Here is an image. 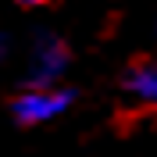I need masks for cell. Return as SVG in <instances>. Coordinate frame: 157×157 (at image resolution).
Returning a JSON list of instances; mask_svg holds the SVG:
<instances>
[{
    "instance_id": "cell-1",
    "label": "cell",
    "mask_w": 157,
    "mask_h": 157,
    "mask_svg": "<svg viewBox=\"0 0 157 157\" xmlns=\"http://www.w3.org/2000/svg\"><path fill=\"white\" fill-rule=\"evenodd\" d=\"M71 100L75 97L64 86H29V89H21L14 97L11 111H14V118L21 125H47V121L61 118L71 107Z\"/></svg>"
},
{
    "instance_id": "cell-2",
    "label": "cell",
    "mask_w": 157,
    "mask_h": 157,
    "mask_svg": "<svg viewBox=\"0 0 157 157\" xmlns=\"http://www.w3.org/2000/svg\"><path fill=\"white\" fill-rule=\"evenodd\" d=\"M68 68V50L57 36H39L29 61V86H57Z\"/></svg>"
},
{
    "instance_id": "cell-3",
    "label": "cell",
    "mask_w": 157,
    "mask_h": 157,
    "mask_svg": "<svg viewBox=\"0 0 157 157\" xmlns=\"http://www.w3.org/2000/svg\"><path fill=\"white\" fill-rule=\"evenodd\" d=\"M125 93L143 107H157V61H143L125 71Z\"/></svg>"
},
{
    "instance_id": "cell-4",
    "label": "cell",
    "mask_w": 157,
    "mask_h": 157,
    "mask_svg": "<svg viewBox=\"0 0 157 157\" xmlns=\"http://www.w3.org/2000/svg\"><path fill=\"white\" fill-rule=\"evenodd\" d=\"M14 4H25V7H36V4H47V0H14Z\"/></svg>"
},
{
    "instance_id": "cell-5",
    "label": "cell",
    "mask_w": 157,
    "mask_h": 157,
    "mask_svg": "<svg viewBox=\"0 0 157 157\" xmlns=\"http://www.w3.org/2000/svg\"><path fill=\"white\" fill-rule=\"evenodd\" d=\"M4 50H7V39H4V36H0V57H4Z\"/></svg>"
}]
</instances>
